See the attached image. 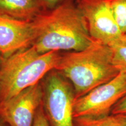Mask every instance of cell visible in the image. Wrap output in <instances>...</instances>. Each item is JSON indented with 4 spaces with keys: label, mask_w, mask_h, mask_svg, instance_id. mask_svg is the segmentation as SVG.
Here are the masks:
<instances>
[{
    "label": "cell",
    "mask_w": 126,
    "mask_h": 126,
    "mask_svg": "<svg viewBox=\"0 0 126 126\" xmlns=\"http://www.w3.org/2000/svg\"><path fill=\"white\" fill-rule=\"evenodd\" d=\"M33 21L36 38L32 46L39 53L80 51L94 42L75 0H65Z\"/></svg>",
    "instance_id": "6da1fadb"
},
{
    "label": "cell",
    "mask_w": 126,
    "mask_h": 126,
    "mask_svg": "<svg viewBox=\"0 0 126 126\" xmlns=\"http://www.w3.org/2000/svg\"><path fill=\"white\" fill-rule=\"evenodd\" d=\"M55 70L71 83L75 99L113 79L120 73L113 64L110 46L94 41L80 51L60 53Z\"/></svg>",
    "instance_id": "7a4b0ae2"
},
{
    "label": "cell",
    "mask_w": 126,
    "mask_h": 126,
    "mask_svg": "<svg viewBox=\"0 0 126 126\" xmlns=\"http://www.w3.org/2000/svg\"><path fill=\"white\" fill-rule=\"evenodd\" d=\"M60 52L39 53L32 46L3 58L0 68V102L40 82L55 70Z\"/></svg>",
    "instance_id": "3957f363"
},
{
    "label": "cell",
    "mask_w": 126,
    "mask_h": 126,
    "mask_svg": "<svg viewBox=\"0 0 126 126\" xmlns=\"http://www.w3.org/2000/svg\"><path fill=\"white\" fill-rule=\"evenodd\" d=\"M43 105L51 126H73L75 94L73 86L56 70L48 72L42 79Z\"/></svg>",
    "instance_id": "277c9868"
},
{
    "label": "cell",
    "mask_w": 126,
    "mask_h": 126,
    "mask_svg": "<svg viewBox=\"0 0 126 126\" xmlns=\"http://www.w3.org/2000/svg\"><path fill=\"white\" fill-rule=\"evenodd\" d=\"M126 94V74L120 72L113 79L75 99L74 119L110 115L116 104Z\"/></svg>",
    "instance_id": "5b68a950"
},
{
    "label": "cell",
    "mask_w": 126,
    "mask_h": 126,
    "mask_svg": "<svg viewBox=\"0 0 126 126\" xmlns=\"http://www.w3.org/2000/svg\"><path fill=\"white\" fill-rule=\"evenodd\" d=\"M75 2L94 42L109 46L123 35L109 0H75Z\"/></svg>",
    "instance_id": "8992f818"
},
{
    "label": "cell",
    "mask_w": 126,
    "mask_h": 126,
    "mask_svg": "<svg viewBox=\"0 0 126 126\" xmlns=\"http://www.w3.org/2000/svg\"><path fill=\"white\" fill-rule=\"evenodd\" d=\"M43 98V89L40 81L0 102V117L8 126H33Z\"/></svg>",
    "instance_id": "52a82bcc"
},
{
    "label": "cell",
    "mask_w": 126,
    "mask_h": 126,
    "mask_svg": "<svg viewBox=\"0 0 126 126\" xmlns=\"http://www.w3.org/2000/svg\"><path fill=\"white\" fill-rule=\"evenodd\" d=\"M36 38L34 21L0 15V54L6 57L31 47Z\"/></svg>",
    "instance_id": "ba28073f"
},
{
    "label": "cell",
    "mask_w": 126,
    "mask_h": 126,
    "mask_svg": "<svg viewBox=\"0 0 126 126\" xmlns=\"http://www.w3.org/2000/svg\"><path fill=\"white\" fill-rule=\"evenodd\" d=\"M45 12L37 0H0V15L33 21Z\"/></svg>",
    "instance_id": "9c48e42d"
},
{
    "label": "cell",
    "mask_w": 126,
    "mask_h": 126,
    "mask_svg": "<svg viewBox=\"0 0 126 126\" xmlns=\"http://www.w3.org/2000/svg\"><path fill=\"white\" fill-rule=\"evenodd\" d=\"M113 54V62L120 72L126 74V34L110 45Z\"/></svg>",
    "instance_id": "30bf717a"
},
{
    "label": "cell",
    "mask_w": 126,
    "mask_h": 126,
    "mask_svg": "<svg viewBox=\"0 0 126 126\" xmlns=\"http://www.w3.org/2000/svg\"><path fill=\"white\" fill-rule=\"evenodd\" d=\"M73 126H123L113 114L100 117H82L74 119Z\"/></svg>",
    "instance_id": "8fae6325"
},
{
    "label": "cell",
    "mask_w": 126,
    "mask_h": 126,
    "mask_svg": "<svg viewBox=\"0 0 126 126\" xmlns=\"http://www.w3.org/2000/svg\"><path fill=\"white\" fill-rule=\"evenodd\" d=\"M115 20L123 34H126V0H109Z\"/></svg>",
    "instance_id": "7c38bea8"
},
{
    "label": "cell",
    "mask_w": 126,
    "mask_h": 126,
    "mask_svg": "<svg viewBox=\"0 0 126 126\" xmlns=\"http://www.w3.org/2000/svg\"><path fill=\"white\" fill-rule=\"evenodd\" d=\"M33 126H50L49 123L46 116L43 103L36 112Z\"/></svg>",
    "instance_id": "4fadbf2b"
},
{
    "label": "cell",
    "mask_w": 126,
    "mask_h": 126,
    "mask_svg": "<svg viewBox=\"0 0 126 126\" xmlns=\"http://www.w3.org/2000/svg\"><path fill=\"white\" fill-rule=\"evenodd\" d=\"M65 1V0H37L44 11L55 8Z\"/></svg>",
    "instance_id": "5bb4252c"
},
{
    "label": "cell",
    "mask_w": 126,
    "mask_h": 126,
    "mask_svg": "<svg viewBox=\"0 0 126 126\" xmlns=\"http://www.w3.org/2000/svg\"><path fill=\"white\" fill-rule=\"evenodd\" d=\"M126 113V94L120 99L113 108L111 114L115 115Z\"/></svg>",
    "instance_id": "9a60e30c"
},
{
    "label": "cell",
    "mask_w": 126,
    "mask_h": 126,
    "mask_svg": "<svg viewBox=\"0 0 126 126\" xmlns=\"http://www.w3.org/2000/svg\"><path fill=\"white\" fill-rule=\"evenodd\" d=\"M123 126H126V113L114 115Z\"/></svg>",
    "instance_id": "2e32d148"
},
{
    "label": "cell",
    "mask_w": 126,
    "mask_h": 126,
    "mask_svg": "<svg viewBox=\"0 0 126 126\" xmlns=\"http://www.w3.org/2000/svg\"><path fill=\"white\" fill-rule=\"evenodd\" d=\"M0 126H8L2 120V119L1 117H0Z\"/></svg>",
    "instance_id": "e0dca14e"
},
{
    "label": "cell",
    "mask_w": 126,
    "mask_h": 126,
    "mask_svg": "<svg viewBox=\"0 0 126 126\" xmlns=\"http://www.w3.org/2000/svg\"><path fill=\"white\" fill-rule=\"evenodd\" d=\"M3 58H4V57H3V56H2V55L0 54V68H1V64H2V63Z\"/></svg>",
    "instance_id": "ac0fdd59"
}]
</instances>
